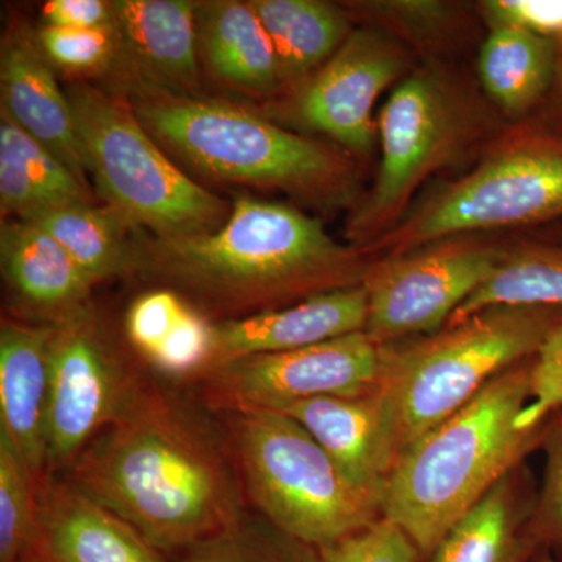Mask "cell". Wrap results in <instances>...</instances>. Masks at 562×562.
Wrapping results in <instances>:
<instances>
[{"mask_svg": "<svg viewBox=\"0 0 562 562\" xmlns=\"http://www.w3.org/2000/svg\"><path fill=\"white\" fill-rule=\"evenodd\" d=\"M562 221V132L522 120L495 133L471 171L439 184L362 249L372 260L439 239Z\"/></svg>", "mask_w": 562, "mask_h": 562, "instance_id": "6", "label": "cell"}, {"mask_svg": "<svg viewBox=\"0 0 562 562\" xmlns=\"http://www.w3.org/2000/svg\"><path fill=\"white\" fill-rule=\"evenodd\" d=\"M382 349L357 331L341 338L255 355L214 366L191 383L199 402L217 416L249 412L281 413L317 397L360 395L379 387Z\"/></svg>", "mask_w": 562, "mask_h": 562, "instance_id": "12", "label": "cell"}, {"mask_svg": "<svg viewBox=\"0 0 562 562\" xmlns=\"http://www.w3.org/2000/svg\"><path fill=\"white\" fill-rule=\"evenodd\" d=\"M124 91L144 88L192 94L201 81L198 2L113 0Z\"/></svg>", "mask_w": 562, "mask_h": 562, "instance_id": "14", "label": "cell"}, {"mask_svg": "<svg viewBox=\"0 0 562 562\" xmlns=\"http://www.w3.org/2000/svg\"><path fill=\"white\" fill-rule=\"evenodd\" d=\"M54 325L3 319L0 327V428L36 484L46 479L49 350Z\"/></svg>", "mask_w": 562, "mask_h": 562, "instance_id": "20", "label": "cell"}, {"mask_svg": "<svg viewBox=\"0 0 562 562\" xmlns=\"http://www.w3.org/2000/svg\"><path fill=\"white\" fill-rule=\"evenodd\" d=\"M541 450L546 464L528 520V536L538 549L562 562V413L550 416Z\"/></svg>", "mask_w": 562, "mask_h": 562, "instance_id": "32", "label": "cell"}, {"mask_svg": "<svg viewBox=\"0 0 562 562\" xmlns=\"http://www.w3.org/2000/svg\"><path fill=\"white\" fill-rule=\"evenodd\" d=\"M147 375L114 346L91 305L54 325L47 476L69 471L80 453L124 412Z\"/></svg>", "mask_w": 562, "mask_h": 562, "instance_id": "10", "label": "cell"}, {"mask_svg": "<svg viewBox=\"0 0 562 562\" xmlns=\"http://www.w3.org/2000/svg\"><path fill=\"white\" fill-rule=\"evenodd\" d=\"M503 249L505 244L475 233L375 258L362 280L368 292L364 331L384 347L441 330L487 280Z\"/></svg>", "mask_w": 562, "mask_h": 562, "instance_id": "11", "label": "cell"}, {"mask_svg": "<svg viewBox=\"0 0 562 562\" xmlns=\"http://www.w3.org/2000/svg\"><path fill=\"white\" fill-rule=\"evenodd\" d=\"M317 553L319 562H428L408 532L384 516Z\"/></svg>", "mask_w": 562, "mask_h": 562, "instance_id": "33", "label": "cell"}, {"mask_svg": "<svg viewBox=\"0 0 562 562\" xmlns=\"http://www.w3.org/2000/svg\"><path fill=\"white\" fill-rule=\"evenodd\" d=\"M195 16L201 58L221 83L250 95L283 90L271 38L249 2H201Z\"/></svg>", "mask_w": 562, "mask_h": 562, "instance_id": "22", "label": "cell"}, {"mask_svg": "<svg viewBox=\"0 0 562 562\" xmlns=\"http://www.w3.org/2000/svg\"><path fill=\"white\" fill-rule=\"evenodd\" d=\"M0 94V111L88 184L90 160L68 94L58 87L36 33L20 20L11 21L3 33Z\"/></svg>", "mask_w": 562, "mask_h": 562, "instance_id": "15", "label": "cell"}, {"mask_svg": "<svg viewBox=\"0 0 562 562\" xmlns=\"http://www.w3.org/2000/svg\"><path fill=\"white\" fill-rule=\"evenodd\" d=\"M480 10L490 29L516 27L542 38H562V0H487Z\"/></svg>", "mask_w": 562, "mask_h": 562, "instance_id": "36", "label": "cell"}, {"mask_svg": "<svg viewBox=\"0 0 562 562\" xmlns=\"http://www.w3.org/2000/svg\"><path fill=\"white\" fill-rule=\"evenodd\" d=\"M558 44L516 27L490 29L480 49V83L513 122L522 121L552 90Z\"/></svg>", "mask_w": 562, "mask_h": 562, "instance_id": "24", "label": "cell"}, {"mask_svg": "<svg viewBox=\"0 0 562 562\" xmlns=\"http://www.w3.org/2000/svg\"><path fill=\"white\" fill-rule=\"evenodd\" d=\"M302 424L358 490L384 501L398 458L397 428L382 392L317 397L281 412Z\"/></svg>", "mask_w": 562, "mask_h": 562, "instance_id": "16", "label": "cell"}, {"mask_svg": "<svg viewBox=\"0 0 562 562\" xmlns=\"http://www.w3.org/2000/svg\"><path fill=\"white\" fill-rule=\"evenodd\" d=\"M38 528V484L0 428V562H33Z\"/></svg>", "mask_w": 562, "mask_h": 562, "instance_id": "30", "label": "cell"}, {"mask_svg": "<svg viewBox=\"0 0 562 562\" xmlns=\"http://www.w3.org/2000/svg\"><path fill=\"white\" fill-rule=\"evenodd\" d=\"M191 303L166 288L144 292L128 308L125 333L140 360L149 361L171 339Z\"/></svg>", "mask_w": 562, "mask_h": 562, "instance_id": "34", "label": "cell"}, {"mask_svg": "<svg viewBox=\"0 0 562 562\" xmlns=\"http://www.w3.org/2000/svg\"><path fill=\"white\" fill-rule=\"evenodd\" d=\"M527 562H561L553 557L552 553L547 552V550L538 549L532 557Z\"/></svg>", "mask_w": 562, "mask_h": 562, "instance_id": "39", "label": "cell"}, {"mask_svg": "<svg viewBox=\"0 0 562 562\" xmlns=\"http://www.w3.org/2000/svg\"><path fill=\"white\" fill-rule=\"evenodd\" d=\"M561 324L558 306L495 305L431 335L380 347L379 391L394 417L398 454L495 376L535 357Z\"/></svg>", "mask_w": 562, "mask_h": 562, "instance_id": "5", "label": "cell"}, {"mask_svg": "<svg viewBox=\"0 0 562 562\" xmlns=\"http://www.w3.org/2000/svg\"><path fill=\"white\" fill-rule=\"evenodd\" d=\"M491 121L483 102L438 61L412 70L391 92L379 120V171L351 209L346 235L366 249L401 224L416 192L436 172L486 144Z\"/></svg>", "mask_w": 562, "mask_h": 562, "instance_id": "7", "label": "cell"}, {"mask_svg": "<svg viewBox=\"0 0 562 562\" xmlns=\"http://www.w3.org/2000/svg\"><path fill=\"white\" fill-rule=\"evenodd\" d=\"M169 561L319 562V553L316 547L292 538L249 508L227 527L173 554Z\"/></svg>", "mask_w": 562, "mask_h": 562, "instance_id": "29", "label": "cell"}, {"mask_svg": "<svg viewBox=\"0 0 562 562\" xmlns=\"http://www.w3.org/2000/svg\"><path fill=\"white\" fill-rule=\"evenodd\" d=\"M532 358L495 376L398 454L383 516L401 525L427 560L495 484L541 450L550 417L536 427L520 422L530 402Z\"/></svg>", "mask_w": 562, "mask_h": 562, "instance_id": "3", "label": "cell"}, {"mask_svg": "<svg viewBox=\"0 0 562 562\" xmlns=\"http://www.w3.org/2000/svg\"><path fill=\"white\" fill-rule=\"evenodd\" d=\"M351 20L376 29L408 46L430 61L454 46L464 27L461 7L439 0H379L346 3Z\"/></svg>", "mask_w": 562, "mask_h": 562, "instance_id": "28", "label": "cell"}, {"mask_svg": "<svg viewBox=\"0 0 562 562\" xmlns=\"http://www.w3.org/2000/svg\"><path fill=\"white\" fill-rule=\"evenodd\" d=\"M46 27L103 29L114 25L113 7L105 0H49L41 7Z\"/></svg>", "mask_w": 562, "mask_h": 562, "instance_id": "37", "label": "cell"}, {"mask_svg": "<svg viewBox=\"0 0 562 562\" xmlns=\"http://www.w3.org/2000/svg\"><path fill=\"white\" fill-rule=\"evenodd\" d=\"M220 420L194 395L147 375L61 479L171 558L249 509Z\"/></svg>", "mask_w": 562, "mask_h": 562, "instance_id": "1", "label": "cell"}, {"mask_svg": "<svg viewBox=\"0 0 562 562\" xmlns=\"http://www.w3.org/2000/svg\"><path fill=\"white\" fill-rule=\"evenodd\" d=\"M251 512L308 546L339 541L383 516V501L358 490L312 432L291 416H220Z\"/></svg>", "mask_w": 562, "mask_h": 562, "instance_id": "8", "label": "cell"}, {"mask_svg": "<svg viewBox=\"0 0 562 562\" xmlns=\"http://www.w3.org/2000/svg\"><path fill=\"white\" fill-rule=\"evenodd\" d=\"M530 383V402L520 419L525 427H536L562 413V324L532 358Z\"/></svg>", "mask_w": 562, "mask_h": 562, "instance_id": "35", "label": "cell"}, {"mask_svg": "<svg viewBox=\"0 0 562 562\" xmlns=\"http://www.w3.org/2000/svg\"><path fill=\"white\" fill-rule=\"evenodd\" d=\"M21 220L31 221L54 236L94 284L132 272L127 225L110 209H98L92 202L63 203L33 211Z\"/></svg>", "mask_w": 562, "mask_h": 562, "instance_id": "26", "label": "cell"}, {"mask_svg": "<svg viewBox=\"0 0 562 562\" xmlns=\"http://www.w3.org/2000/svg\"><path fill=\"white\" fill-rule=\"evenodd\" d=\"M0 262L24 322L57 325L90 305V277L54 236L31 221H2Z\"/></svg>", "mask_w": 562, "mask_h": 562, "instance_id": "19", "label": "cell"}, {"mask_svg": "<svg viewBox=\"0 0 562 562\" xmlns=\"http://www.w3.org/2000/svg\"><path fill=\"white\" fill-rule=\"evenodd\" d=\"M33 562H171L131 524L61 476L38 484Z\"/></svg>", "mask_w": 562, "mask_h": 562, "instance_id": "17", "label": "cell"}, {"mask_svg": "<svg viewBox=\"0 0 562 562\" xmlns=\"http://www.w3.org/2000/svg\"><path fill=\"white\" fill-rule=\"evenodd\" d=\"M557 44V70H554L552 90L547 95V98H552V120L543 121L562 132V38L558 40Z\"/></svg>", "mask_w": 562, "mask_h": 562, "instance_id": "38", "label": "cell"}, {"mask_svg": "<svg viewBox=\"0 0 562 562\" xmlns=\"http://www.w3.org/2000/svg\"><path fill=\"white\" fill-rule=\"evenodd\" d=\"M495 305L562 308V244L520 241L505 246L494 271L447 324Z\"/></svg>", "mask_w": 562, "mask_h": 562, "instance_id": "27", "label": "cell"}, {"mask_svg": "<svg viewBox=\"0 0 562 562\" xmlns=\"http://www.w3.org/2000/svg\"><path fill=\"white\" fill-rule=\"evenodd\" d=\"M552 236H553L552 241L562 244V222L560 225H554L553 231H552Z\"/></svg>", "mask_w": 562, "mask_h": 562, "instance_id": "40", "label": "cell"}, {"mask_svg": "<svg viewBox=\"0 0 562 562\" xmlns=\"http://www.w3.org/2000/svg\"><path fill=\"white\" fill-rule=\"evenodd\" d=\"M74 202H92L88 184L0 111V209L3 220Z\"/></svg>", "mask_w": 562, "mask_h": 562, "instance_id": "25", "label": "cell"}, {"mask_svg": "<svg viewBox=\"0 0 562 562\" xmlns=\"http://www.w3.org/2000/svg\"><path fill=\"white\" fill-rule=\"evenodd\" d=\"M151 138L192 172L255 190L281 191L317 209H353L358 161L336 144L284 131L217 99L131 88L124 91Z\"/></svg>", "mask_w": 562, "mask_h": 562, "instance_id": "4", "label": "cell"}, {"mask_svg": "<svg viewBox=\"0 0 562 562\" xmlns=\"http://www.w3.org/2000/svg\"><path fill=\"white\" fill-rule=\"evenodd\" d=\"M279 60L281 87L292 92L305 83L349 38L346 7L322 0H250Z\"/></svg>", "mask_w": 562, "mask_h": 562, "instance_id": "23", "label": "cell"}, {"mask_svg": "<svg viewBox=\"0 0 562 562\" xmlns=\"http://www.w3.org/2000/svg\"><path fill=\"white\" fill-rule=\"evenodd\" d=\"M83 140L90 173L127 227L147 228L155 238H181L217 231L227 203L169 158L143 127L124 94L87 81L66 92Z\"/></svg>", "mask_w": 562, "mask_h": 562, "instance_id": "9", "label": "cell"}, {"mask_svg": "<svg viewBox=\"0 0 562 562\" xmlns=\"http://www.w3.org/2000/svg\"><path fill=\"white\" fill-rule=\"evenodd\" d=\"M413 54L384 32L355 29L330 60L290 92L288 116L327 136L355 160H368L379 136L375 103L394 81L412 72Z\"/></svg>", "mask_w": 562, "mask_h": 562, "instance_id": "13", "label": "cell"}, {"mask_svg": "<svg viewBox=\"0 0 562 562\" xmlns=\"http://www.w3.org/2000/svg\"><path fill=\"white\" fill-rule=\"evenodd\" d=\"M538 484L527 462L509 472L439 542L428 562H527Z\"/></svg>", "mask_w": 562, "mask_h": 562, "instance_id": "21", "label": "cell"}, {"mask_svg": "<svg viewBox=\"0 0 562 562\" xmlns=\"http://www.w3.org/2000/svg\"><path fill=\"white\" fill-rule=\"evenodd\" d=\"M368 292L360 286L313 295L284 308L214 322L213 366L222 362L302 349L364 331Z\"/></svg>", "mask_w": 562, "mask_h": 562, "instance_id": "18", "label": "cell"}, {"mask_svg": "<svg viewBox=\"0 0 562 562\" xmlns=\"http://www.w3.org/2000/svg\"><path fill=\"white\" fill-rule=\"evenodd\" d=\"M372 261L301 210L250 195L235 199L217 231L132 246V272L177 292L214 322L360 286Z\"/></svg>", "mask_w": 562, "mask_h": 562, "instance_id": "2", "label": "cell"}, {"mask_svg": "<svg viewBox=\"0 0 562 562\" xmlns=\"http://www.w3.org/2000/svg\"><path fill=\"white\" fill-rule=\"evenodd\" d=\"M54 68L76 76H98L117 69L120 40L114 25L103 29H58L43 25L36 33Z\"/></svg>", "mask_w": 562, "mask_h": 562, "instance_id": "31", "label": "cell"}]
</instances>
